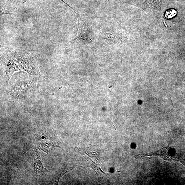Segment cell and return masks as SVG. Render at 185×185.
I'll use <instances>...</instances> for the list:
<instances>
[{
	"label": "cell",
	"mask_w": 185,
	"mask_h": 185,
	"mask_svg": "<svg viewBox=\"0 0 185 185\" xmlns=\"http://www.w3.org/2000/svg\"><path fill=\"white\" fill-rule=\"evenodd\" d=\"M13 59L21 69L33 75H40L38 65L30 54L24 51L17 50L12 53Z\"/></svg>",
	"instance_id": "cell-1"
},
{
	"label": "cell",
	"mask_w": 185,
	"mask_h": 185,
	"mask_svg": "<svg viewBox=\"0 0 185 185\" xmlns=\"http://www.w3.org/2000/svg\"><path fill=\"white\" fill-rule=\"evenodd\" d=\"M176 11L174 9H171L167 11L165 14V16L167 18H171L176 16Z\"/></svg>",
	"instance_id": "cell-5"
},
{
	"label": "cell",
	"mask_w": 185,
	"mask_h": 185,
	"mask_svg": "<svg viewBox=\"0 0 185 185\" xmlns=\"http://www.w3.org/2000/svg\"><path fill=\"white\" fill-rule=\"evenodd\" d=\"M5 64L6 85L7 86L10 79L13 74L16 71H21V70L17 64L13 61V59L8 56L6 58Z\"/></svg>",
	"instance_id": "cell-2"
},
{
	"label": "cell",
	"mask_w": 185,
	"mask_h": 185,
	"mask_svg": "<svg viewBox=\"0 0 185 185\" xmlns=\"http://www.w3.org/2000/svg\"><path fill=\"white\" fill-rule=\"evenodd\" d=\"M34 159V170L36 173H44L48 170L44 167L42 164L40 156L38 152H35L32 157Z\"/></svg>",
	"instance_id": "cell-3"
},
{
	"label": "cell",
	"mask_w": 185,
	"mask_h": 185,
	"mask_svg": "<svg viewBox=\"0 0 185 185\" xmlns=\"http://www.w3.org/2000/svg\"><path fill=\"white\" fill-rule=\"evenodd\" d=\"M74 167H70L69 168L61 169L57 171L53 177L52 183L55 185H59V182L61 177L65 174L73 170Z\"/></svg>",
	"instance_id": "cell-4"
}]
</instances>
